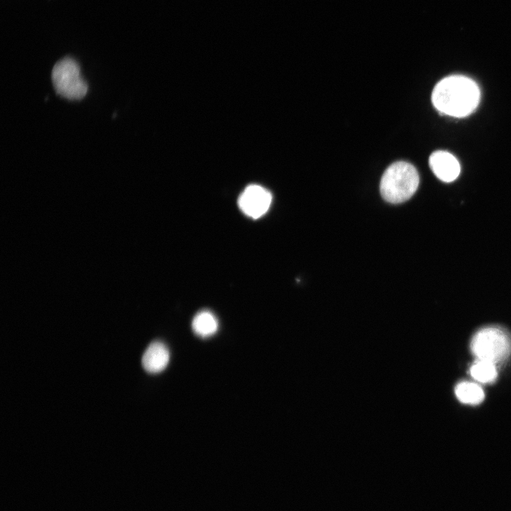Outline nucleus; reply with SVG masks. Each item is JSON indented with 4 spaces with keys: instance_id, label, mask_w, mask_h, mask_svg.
Wrapping results in <instances>:
<instances>
[{
    "instance_id": "nucleus-1",
    "label": "nucleus",
    "mask_w": 511,
    "mask_h": 511,
    "mask_svg": "<svg viewBox=\"0 0 511 511\" xmlns=\"http://www.w3.org/2000/svg\"><path fill=\"white\" fill-rule=\"evenodd\" d=\"M480 96L479 87L473 79L463 75H451L436 84L432 101L440 113L464 117L476 109Z\"/></svg>"
},
{
    "instance_id": "nucleus-2",
    "label": "nucleus",
    "mask_w": 511,
    "mask_h": 511,
    "mask_svg": "<svg viewBox=\"0 0 511 511\" xmlns=\"http://www.w3.org/2000/svg\"><path fill=\"white\" fill-rule=\"evenodd\" d=\"M419 183L416 168L407 162L397 161L385 170L380 180V192L386 202L402 203L414 194Z\"/></svg>"
},
{
    "instance_id": "nucleus-3",
    "label": "nucleus",
    "mask_w": 511,
    "mask_h": 511,
    "mask_svg": "<svg viewBox=\"0 0 511 511\" xmlns=\"http://www.w3.org/2000/svg\"><path fill=\"white\" fill-rule=\"evenodd\" d=\"M471 350L478 360L493 363L502 361L511 350V339L503 329L496 326L483 327L471 340Z\"/></svg>"
},
{
    "instance_id": "nucleus-4",
    "label": "nucleus",
    "mask_w": 511,
    "mask_h": 511,
    "mask_svg": "<svg viewBox=\"0 0 511 511\" xmlns=\"http://www.w3.org/2000/svg\"><path fill=\"white\" fill-rule=\"evenodd\" d=\"M52 81L56 93L70 100L82 99L88 90L79 64L70 57H65L55 63L52 70Z\"/></svg>"
},
{
    "instance_id": "nucleus-5",
    "label": "nucleus",
    "mask_w": 511,
    "mask_h": 511,
    "mask_svg": "<svg viewBox=\"0 0 511 511\" xmlns=\"http://www.w3.org/2000/svg\"><path fill=\"white\" fill-rule=\"evenodd\" d=\"M272 199L271 193L265 187L250 185L240 194L238 205L244 214L256 219L268 211Z\"/></svg>"
},
{
    "instance_id": "nucleus-6",
    "label": "nucleus",
    "mask_w": 511,
    "mask_h": 511,
    "mask_svg": "<svg viewBox=\"0 0 511 511\" xmlns=\"http://www.w3.org/2000/svg\"><path fill=\"white\" fill-rule=\"evenodd\" d=\"M429 164L434 174L445 182L455 180L460 174L461 167L458 160L447 151L436 150L432 153Z\"/></svg>"
},
{
    "instance_id": "nucleus-7",
    "label": "nucleus",
    "mask_w": 511,
    "mask_h": 511,
    "mask_svg": "<svg viewBox=\"0 0 511 511\" xmlns=\"http://www.w3.org/2000/svg\"><path fill=\"white\" fill-rule=\"evenodd\" d=\"M170 361V351L161 341L152 342L145 351L142 357L144 369L150 373H157L163 370Z\"/></svg>"
},
{
    "instance_id": "nucleus-8",
    "label": "nucleus",
    "mask_w": 511,
    "mask_h": 511,
    "mask_svg": "<svg viewBox=\"0 0 511 511\" xmlns=\"http://www.w3.org/2000/svg\"><path fill=\"white\" fill-rule=\"evenodd\" d=\"M192 326L194 332L203 338L216 333L219 322L216 316L209 310L199 312L193 318Z\"/></svg>"
},
{
    "instance_id": "nucleus-9",
    "label": "nucleus",
    "mask_w": 511,
    "mask_h": 511,
    "mask_svg": "<svg viewBox=\"0 0 511 511\" xmlns=\"http://www.w3.org/2000/svg\"><path fill=\"white\" fill-rule=\"evenodd\" d=\"M455 392L458 400L466 404L476 405L480 403L484 398L482 388L469 382H463L457 385Z\"/></svg>"
},
{
    "instance_id": "nucleus-10",
    "label": "nucleus",
    "mask_w": 511,
    "mask_h": 511,
    "mask_svg": "<svg viewBox=\"0 0 511 511\" xmlns=\"http://www.w3.org/2000/svg\"><path fill=\"white\" fill-rule=\"evenodd\" d=\"M471 375L478 381L489 383L495 379L497 371L494 363L478 360L471 368Z\"/></svg>"
}]
</instances>
